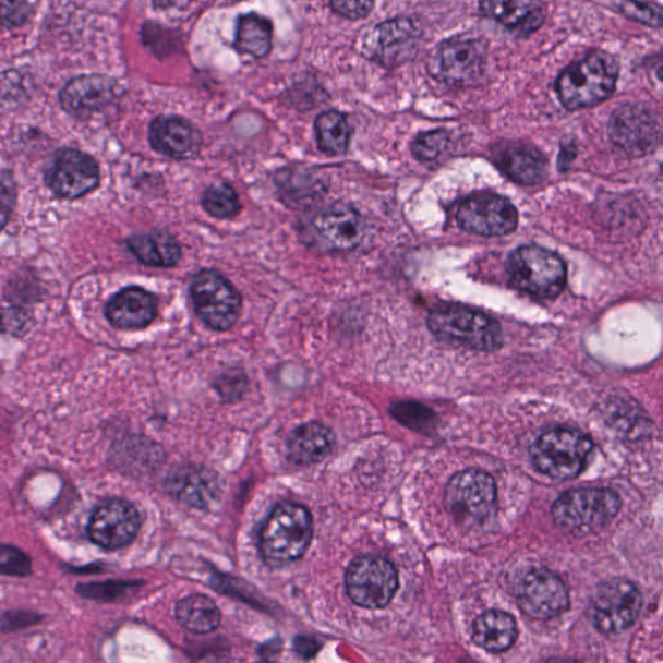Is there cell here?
Instances as JSON below:
<instances>
[{"instance_id":"e575fe53","label":"cell","mask_w":663,"mask_h":663,"mask_svg":"<svg viewBox=\"0 0 663 663\" xmlns=\"http://www.w3.org/2000/svg\"><path fill=\"white\" fill-rule=\"evenodd\" d=\"M0 568H2L3 575L25 577L32 572V563L23 551L12 547V545H3Z\"/></svg>"},{"instance_id":"8992f818","label":"cell","mask_w":663,"mask_h":663,"mask_svg":"<svg viewBox=\"0 0 663 663\" xmlns=\"http://www.w3.org/2000/svg\"><path fill=\"white\" fill-rule=\"evenodd\" d=\"M619 508V496L611 489H575L558 497L552 507V517L558 528L590 534L610 523Z\"/></svg>"},{"instance_id":"44dd1931","label":"cell","mask_w":663,"mask_h":663,"mask_svg":"<svg viewBox=\"0 0 663 663\" xmlns=\"http://www.w3.org/2000/svg\"><path fill=\"white\" fill-rule=\"evenodd\" d=\"M149 143L158 154L172 160H191L202 149L203 135L182 117L161 116L150 123Z\"/></svg>"},{"instance_id":"7a4b0ae2","label":"cell","mask_w":663,"mask_h":663,"mask_svg":"<svg viewBox=\"0 0 663 663\" xmlns=\"http://www.w3.org/2000/svg\"><path fill=\"white\" fill-rule=\"evenodd\" d=\"M313 539V517L296 503H281L266 518L260 531V552L272 566L296 562L306 554Z\"/></svg>"},{"instance_id":"1f68e13d","label":"cell","mask_w":663,"mask_h":663,"mask_svg":"<svg viewBox=\"0 0 663 663\" xmlns=\"http://www.w3.org/2000/svg\"><path fill=\"white\" fill-rule=\"evenodd\" d=\"M448 143H450V136L447 131L438 129L418 135L411 149L418 160L433 161L447 148Z\"/></svg>"},{"instance_id":"ba28073f","label":"cell","mask_w":663,"mask_h":663,"mask_svg":"<svg viewBox=\"0 0 663 663\" xmlns=\"http://www.w3.org/2000/svg\"><path fill=\"white\" fill-rule=\"evenodd\" d=\"M486 60V40L459 36L442 41L430 61V73L448 86L472 85L485 71Z\"/></svg>"},{"instance_id":"7402d4cb","label":"cell","mask_w":663,"mask_h":663,"mask_svg":"<svg viewBox=\"0 0 663 663\" xmlns=\"http://www.w3.org/2000/svg\"><path fill=\"white\" fill-rule=\"evenodd\" d=\"M480 10L483 16L520 37L541 29L547 16L543 0H481Z\"/></svg>"},{"instance_id":"8d00e7d4","label":"cell","mask_w":663,"mask_h":663,"mask_svg":"<svg viewBox=\"0 0 663 663\" xmlns=\"http://www.w3.org/2000/svg\"><path fill=\"white\" fill-rule=\"evenodd\" d=\"M32 15V4L29 0H2V20L5 27H13L25 24Z\"/></svg>"},{"instance_id":"ffe728a7","label":"cell","mask_w":663,"mask_h":663,"mask_svg":"<svg viewBox=\"0 0 663 663\" xmlns=\"http://www.w3.org/2000/svg\"><path fill=\"white\" fill-rule=\"evenodd\" d=\"M492 155L496 168L515 183L533 185L547 177V158L533 145L501 141L493 145Z\"/></svg>"},{"instance_id":"cb8c5ba5","label":"cell","mask_w":663,"mask_h":663,"mask_svg":"<svg viewBox=\"0 0 663 663\" xmlns=\"http://www.w3.org/2000/svg\"><path fill=\"white\" fill-rule=\"evenodd\" d=\"M176 499L195 508H207L218 499V477L209 469L195 466L179 467L166 482Z\"/></svg>"},{"instance_id":"603a6c76","label":"cell","mask_w":663,"mask_h":663,"mask_svg":"<svg viewBox=\"0 0 663 663\" xmlns=\"http://www.w3.org/2000/svg\"><path fill=\"white\" fill-rule=\"evenodd\" d=\"M106 316L116 328L143 329L156 320L157 299L154 293L140 287L124 288L108 301Z\"/></svg>"},{"instance_id":"5bb4252c","label":"cell","mask_w":663,"mask_h":663,"mask_svg":"<svg viewBox=\"0 0 663 663\" xmlns=\"http://www.w3.org/2000/svg\"><path fill=\"white\" fill-rule=\"evenodd\" d=\"M641 606V593L630 580H607L593 600V620L601 632L619 634L635 624Z\"/></svg>"},{"instance_id":"277c9868","label":"cell","mask_w":663,"mask_h":663,"mask_svg":"<svg viewBox=\"0 0 663 663\" xmlns=\"http://www.w3.org/2000/svg\"><path fill=\"white\" fill-rule=\"evenodd\" d=\"M507 275L516 289L538 299H556L568 281V267L555 252L539 245H523L509 254Z\"/></svg>"},{"instance_id":"9c48e42d","label":"cell","mask_w":663,"mask_h":663,"mask_svg":"<svg viewBox=\"0 0 663 663\" xmlns=\"http://www.w3.org/2000/svg\"><path fill=\"white\" fill-rule=\"evenodd\" d=\"M423 38L418 21L398 17L376 25L363 40V55L386 69H396L417 57Z\"/></svg>"},{"instance_id":"836d02e7","label":"cell","mask_w":663,"mask_h":663,"mask_svg":"<svg viewBox=\"0 0 663 663\" xmlns=\"http://www.w3.org/2000/svg\"><path fill=\"white\" fill-rule=\"evenodd\" d=\"M619 10L625 16L638 21V23L663 27V9L659 5L640 2V0H620Z\"/></svg>"},{"instance_id":"f1b7e54d","label":"cell","mask_w":663,"mask_h":663,"mask_svg":"<svg viewBox=\"0 0 663 663\" xmlns=\"http://www.w3.org/2000/svg\"><path fill=\"white\" fill-rule=\"evenodd\" d=\"M273 47V25L258 13H246L239 19L234 48L254 59L267 57Z\"/></svg>"},{"instance_id":"ac0fdd59","label":"cell","mask_w":663,"mask_h":663,"mask_svg":"<svg viewBox=\"0 0 663 663\" xmlns=\"http://www.w3.org/2000/svg\"><path fill=\"white\" fill-rule=\"evenodd\" d=\"M311 226L330 251L350 252L362 243L364 220L354 206L335 203L316 213Z\"/></svg>"},{"instance_id":"52a82bcc","label":"cell","mask_w":663,"mask_h":663,"mask_svg":"<svg viewBox=\"0 0 663 663\" xmlns=\"http://www.w3.org/2000/svg\"><path fill=\"white\" fill-rule=\"evenodd\" d=\"M190 293L193 308L205 326L227 330L238 323L243 300L239 290L217 269L204 268L193 276Z\"/></svg>"},{"instance_id":"4dcf8cb0","label":"cell","mask_w":663,"mask_h":663,"mask_svg":"<svg viewBox=\"0 0 663 663\" xmlns=\"http://www.w3.org/2000/svg\"><path fill=\"white\" fill-rule=\"evenodd\" d=\"M202 203L205 212L217 219L237 217L241 209L237 190L227 183H217L209 186L204 193Z\"/></svg>"},{"instance_id":"30bf717a","label":"cell","mask_w":663,"mask_h":663,"mask_svg":"<svg viewBox=\"0 0 663 663\" xmlns=\"http://www.w3.org/2000/svg\"><path fill=\"white\" fill-rule=\"evenodd\" d=\"M398 586L396 566L382 557H359L347 571L348 595L357 605L367 610H382L389 605Z\"/></svg>"},{"instance_id":"2e32d148","label":"cell","mask_w":663,"mask_h":663,"mask_svg":"<svg viewBox=\"0 0 663 663\" xmlns=\"http://www.w3.org/2000/svg\"><path fill=\"white\" fill-rule=\"evenodd\" d=\"M517 603L529 617L545 620L568 611L570 599L568 589L555 572L534 569L518 586Z\"/></svg>"},{"instance_id":"d6986e66","label":"cell","mask_w":663,"mask_h":663,"mask_svg":"<svg viewBox=\"0 0 663 663\" xmlns=\"http://www.w3.org/2000/svg\"><path fill=\"white\" fill-rule=\"evenodd\" d=\"M120 95L119 83L108 75H79L61 89L60 103L65 112L85 116L107 108Z\"/></svg>"},{"instance_id":"7c38bea8","label":"cell","mask_w":663,"mask_h":663,"mask_svg":"<svg viewBox=\"0 0 663 663\" xmlns=\"http://www.w3.org/2000/svg\"><path fill=\"white\" fill-rule=\"evenodd\" d=\"M461 230L480 237H506L516 231L518 212L508 198L494 192H477L456 212Z\"/></svg>"},{"instance_id":"f35d334b","label":"cell","mask_w":663,"mask_h":663,"mask_svg":"<svg viewBox=\"0 0 663 663\" xmlns=\"http://www.w3.org/2000/svg\"><path fill=\"white\" fill-rule=\"evenodd\" d=\"M16 202V184L9 170L3 171L2 176V224L9 222L12 206Z\"/></svg>"},{"instance_id":"83f0119b","label":"cell","mask_w":663,"mask_h":663,"mask_svg":"<svg viewBox=\"0 0 663 663\" xmlns=\"http://www.w3.org/2000/svg\"><path fill=\"white\" fill-rule=\"evenodd\" d=\"M176 616L185 630L195 634L217 630L220 619H222L218 605L202 593H193V595L179 600Z\"/></svg>"},{"instance_id":"d590c367","label":"cell","mask_w":663,"mask_h":663,"mask_svg":"<svg viewBox=\"0 0 663 663\" xmlns=\"http://www.w3.org/2000/svg\"><path fill=\"white\" fill-rule=\"evenodd\" d=\"M330 7L338 16L357 21L370 15L375 0H330Z\"/></svg>"},{"instance_id":"9a60e30c","label":"cell","mask_w":663,"mask_h":663,"mask_svg":"<svg viewBox=\"0 0 663 663\" xmlns=\"http://www.w3.org/2000/svg\"><path fill=\"white\" fill-rule=\"evenodd\" d=\"M142 518L133 503L110 499L94 510L87 525L89 539L101 549L126 547L140 533Z\"/></svg>"},{"instance_id":"e0dca14e","label":"cell","mask_w":663,"mask_h":663,"mask_svg":"<svg viewBox=\"0 0 663 663\" xmlns=\"http://www.w3.org/2000/svg\"><path fill=\"white\" fill-rule=\"evenodd\" d=\"M607 133L613 144L631 157L649 154L661 140L659 123L646 109L637 106H622L614 110Z\"/></svg>"},{"instance_id":"3957f363","label":"cell","mask_w":663,"mask_h":663,"mask_svg":"<svg viewBox=\"0 0 663 663\" xmlns=\"http://www.w3.org/2000/svg\"><path fill=\"white\" fill-rule=\"evenodd\" d=\"M427 327L442 340L469 349L495 351L503 345L502 327L494 317L460 303L445 302L433 308Z\"/></svg>"},{"instance_id":"4316f807","label":"cell","mask_w":663,"mask_h":663,"mask_svg":"<svg viewBox=\"0 0 663 663\" xmlns=\"http://www.w3.org/2000/svg\"><path fill=\"white\" fill-rule=\"evenodd\" d=\"M517 635L515 618L502 611L483 613L473 625V641L492 653L508 651L515 644Z\"/></svg>"},{"instance_id":"8fae6325","label":"cell","mask_w":663,"mask_h":663,"mask_svg":"<svg viewBox=\"0 0 663 663\" xmlns=\"http://www.w3.org/2000/svg\"><path fill=\"white\" fill-rule=\"evenodd\" d=\"M496 483L492 474L468 469L448 482L445 502L450 514L462 522L477 523L493 515Z\"/></svg>"},{"instance_id":"74e56055","label":"cell","mask_w":663,"mask_h":663,"mask_svg":"<svg viewBox=\"0 0 663 663\" xmlns=\"http://www.w3.org/2000/svg\"><path fill=\"white\" fill-rule=\"evenodd\" d=\"M133 582H108L85 584L80 587V593L85 598H95L100 600L117 599L122 595L129 587H134Z\"/></svg>"},{"instance_id":"484cf974","label":"cell","mask_w":663,"mask_h":663,"mask_svg":"<svg viewBox=\"0 0 663 663\" xmlns=\"http://www.w3.org/2000/svg\"><path fill=\"white\" fill-rule=\"evenodd\" d=\"M129 251L143 265L152 267H174L182 260V248L172 234L152 231L133 234L126 240Z\"/></svg>"},{"instance_id":"d6a6232c","label":"cell","mask_w":663,"mask_h":663,"mask_svg":"<svg viewBox=\"0 0 663 663\" xmlns=\"http://www.w3.org/2000/svg\"><path fill=\"white\" fill-rule=\"evenodd\" d=\"M390 411L400 423L417 431H424V427H430L434 419V413L430 409L414 402L396 403Z\"/></svg>"},{"instance_id":"6da1fadb","label":"cell","mask_w":663,"mask_h":663,"mask_svg":"<svg viewBox=\"0 0 663 663\" xmlns=\"http://www.w3.org/2000/svg\"><path fill=\"white\" fill-rule=\"evenodd\" d=\"M618 75L616 58L605 51L591 52L558 75L555 86L558 99L569 110L596 107L611 98Z\"/></svg>"},{"instance_id":"f546056e","label":"cell","mask_w":663,"mask_h":663,"mask_svg":"<svg viewBox=\"0 0 663 663\" xmlns=\"http://www.w3.org/2000/svg\"><path fill=\"white\" fill-rule=\"evenodd\" d=\"M317 147L324 154L338 156L347 154L351 140V128L347 116L337 110L322 113L315 121Z\"/></svg>"},{"instance_id":"d4e9b609","label":"cell","mask_w":663,"mask_h":663,"mask_svg":"<svg viewBox=\"0 0 663 663\" xmlns=\"http://www.w3.org/2000/svg\"><path fill=\"white\" fill-rule=\"evenodd\" d=\"M335 446V434L328 426L316 423L303 424L290 435L289 459L299 466H311L326 459Z\"/></svg>"},{"instance_id":"5b68a950","label":"cell","mask_w":663,"mask_h":663,"mask_svg":"<svg viewBox=\"0 0 663 663\" xmlns=\"http://www.w3.org/2000/svg\"><path fill=\"white\" fill-rule=\"evenodd\" d=\"M592 450V441L582 432L557 427L534 442L530 456L539 472L555 480H570L589 465Z\"/></svg>"},{"instance_id":"4fadbf2b","label":"cell","mask_w":663,"mask_h":663,"mask_svg":"<svg viewBox=\"0 0 663 663\" xmlns=\"http://www.w3.org/2000/svg\"><path fill=\"white\" fill-rule=\"evenodd\" d=\"M45 181L58 197L77 200L98 189L100 168L85 152L61 149L48 165Z\"/></svg>"}]
</instances>
